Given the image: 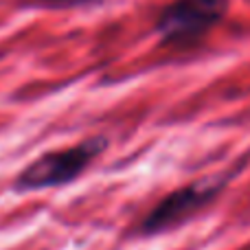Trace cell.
Segmentation results:
<instances>
[{
    "label": "cell",
    "mask_w": 250,
    "mask_h": 250,
    "mask_svg": "<svg viewBox=\"0 0 250 250\" xmlns=\"http://www.w3.org/2000/svg\"><path fill=\"white\" fill-rule=\"evenodd\" d=\"M229 0H176L156 22L165 44H191L224 18Z\"/></svg>",
    "instance_id": "cell-2"
},
{
    "label": "cell",
    "mask_w": 250,
    "mask_h": 250,
    "mask_svg": "<svg viewBox=\"0 0 250 250\" xmlns=\"http://www.w3.org/2000/svg\"><path fill=\"white\" fill-rule=\"evenodd\" d=\"M38 4H44V7H77V4H86V2H92V0H35Z\"/></svg>",
    "instance_id": "cell-4"
},
{
    "label": "cell",
    "mask_w": 250,
    "mask_h": 250,
    "mask_svg": "<svg viewBox=\"0 0 250 250\" xmlns=\"http://www.w3.org/2000/svg\"><path fill=\"white\" fill-rule=\"evenodd\" d=\"M211 195H213V187H202V185H191L185 187V189L173 191L171 195L160 200L158 207L145 217L143 230L145 233H156V230L176 226L178 222H182L193 211H198Z\"/></svg>",
    "instance_id": "cell-3"
},
{
    "label": "cell",
    "mask_w": 250,
    "mask_h": 250,
    "mask_svg": "<svg viewBox=\"0 0 250 250\" xmlns=\"http://www.w3.org/2000/svg\"><path fill=\"white\" fill-rule=\"evenodd\" d=\"M105 147L104 138H90L75 147L62 151H51L42 158L33 160L18 178V189L35 191V189H48V187L66 185L75 180L83 169L88 167L95 156H99Z\"/></svg>",
    "instance_id": "cell-1"
}]
</instances>
